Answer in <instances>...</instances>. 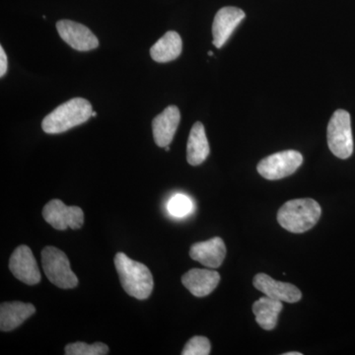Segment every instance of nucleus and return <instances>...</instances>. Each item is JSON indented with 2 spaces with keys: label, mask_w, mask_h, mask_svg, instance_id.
Wrapping results in <instances>:
<instances>
[{
  "label": "nucleus",
  "mask_w": 355,
  "mask_h": 355,
  "mask_svg": "<svg viewBox=\"0 0 355 355\" xmlns=\"http://www.w3.org/2000/svg\"><path fill=\"white\" fill-rule=\"evenodd\" d=\"M9 268L16 279L28 286L41 282V272L31 249L25 245L16 248L9 260Z\"/></svg>",
  "instance_id": "8"
},
{
  "label": "nucleus",
  "mask_w": 355,
  "mask_h": 355,
  "mask_svg": "<svg viewBox=\"0 0 355 355\" xmlns=\"http://www.w3.org/2000/svg\"><path fill=\"white\" fill-rule=\"evenodd\" d=\"M164 148H165V150H166V151H169V150H170V147H169V146L164 147Z\"/></svg>",
  "instance_id": "24"
},
{
  "label": "nucleus",
  "mask_w": 355,
  "mask_h": 355,
  "mask_svg": "<svg viewBox=\"0 0 355 355\" xmlns=\"http://www.w3.org/2000/svg\"><path fill=\"white\" fill-rule=\"evenodd\" d=\"M211 345L209 338L205 336H193L184 345L182 354L183 355H209Z\"/></svg>",
  "instance_id": "21"
},
{
  "label": "nucleus",
  "mask_w": 355,
  "mask_h": 355,
  "mask_svg": "<svg viewBox=\"0 0 355 355\" xmlns=\"http://www.w3.org/2000/svg\"><path fill=\"white\" fill-rule=\"evenodd\" d=\"M284 355H302L300 352H286V354H284Z\"/></svg>",
  "instance_id": "23"
},
{
  "label": "nucleus",
  "mask_w": 355,
  "mask_h": 355,
  "mask_svg": "<svg viewBox=\"0 0 355 355\" xmlns=\"http://www.w3.org/2000/svg\"><path fill=\"white\" fill-rule=\"evenodd\" d=\"M328 146L334 155L347 159L354 153L352 120L349 112L338 110L328 125Z\"/></svg>",
  "instance_id": "5"
},
{
  "label": "nucleus",
  "mask_w": 355,
  "mask_h": 355,
  "mask_svg": "<svg viewBox=\"0 0 355 355\" xmlns=\"http://www.w3.org/2000/svg\"><path fill=\"white\" fill-rule=\"evenodd\" d=\"M67 355H106L109 347L105 343H95L88 345L86 343H74L67 345L64 349Z\"/></svg>",
  "instance_id": "19"
},
{
  "label": "nucleus",
  "mask_w": 355,
  "mask_h": 355,
  "mask_svg": "<svg viewBox=\"0 0 355 355\" xmlns=\"http://www.w3.org/2000/svg\"><path fill=\"white\" fill-rule=\"evenodd\" d=\"M322 209L312 198H299L284 203L277 214L282 227L291 233H304L314 227L321 217Z\"/></svg>",
  "instance_id": "2"
},
{
  "label": "nucleus",
  "mask_w": 355,
  "mask_h": 355,
  "mask_svg": "<svg viewBox=\"0 0 355 355\" xmlns=\"http://www.w3.org/2000/svg\"><path fill=\"white\" fill-rule=\"evenodd\" d=\"M36 312V308L31 303L19 301L2 303L0 306V330L12 331L18 328L26 320L29 319Z\"/></svg>",
  "instance_id": "15"
},
{
  "label": "nucleus",
  "mask_w": 355,
  "mask_h": 355,
  "mask_svg": "<svg viewBox=\"0 0 355 355\" xmlns=\"http://www.w3.org/2000/svg\"><path fill=\"white\" fill-rule=\"evenodd\" d=\"M220 282V275L210 270L193 268L182 277L184 286L196 297L209 295Z\"/></svg>",
  "instance_id": "14"
},
{
  "label": "nucleus",
  "mask_w": 355,
  "mask_h": 355,
  "mask_svg": "<svg viewBox=\"0 0 355 355\" xmlns=\"http://www.w3.org/2000/svg\"><path fill=\"white\" fill-rule=\"evenodd\" d=\"M8 62H7V55L3 48L0 46V76L3 77L7 72Z\"/></svg>",
  "instance_id": "22"
},
{
  "label": "nucleus",
  "mask_w": 355,
  "mask_h": 355,
  "mask_svg": "<svg viewBox=\"0 0 355 355\" xmlns=\"http://www.w3.org/2000/svg\"><path fill=\"white\" fill-rule=\"evenodd\" d=\"M302 163V154L295 150H286L263 159L257 169L261 177L275 181L294 174Z\"/></svg>",
  "instance_id": "6"
},
{
  "label": "nucleus",
  "mask_w": 355,
  "mask_h": 355,
  "mask_svg": "<svg viewBox=\"0 0 355 355\" xmlns=\"http://www.w3.org/2000/svg\"><path fill=\"white\" fill-rule=\"evenodd\" d=\"M210 153L209 140L205 135V127L198 121L191 128L187 146V160L191 166L202 164Z\"/></svg>",
  "instance_id": "16"
},
{
  "label": "nucleus",
  "mask_w": 355,
  "mask_h": 355,
  "mask_svg": "<svg viewBox=\"0 0 355 355\" xmlns=\"http://www.w3.org/2000/svg\"><path fill=\"white\" fill-rule=\"evenodd\" d=\"M43 217L46 222L60 231L67 228L77 230L83 227L84 223V212L80 207H69L60 200H51L44 205Z\"/></svg>",
  "instance_id": "7"
},
{
  "label": "nucleus",
  "mask_w": 355,
  "mask_h": 355,
  "mask_svg": "<svg viewBox=\"0 0 355 355\" xmlns=\"http://www.w3.org/2000/svg\"><path fill=\"white\" fill-rule=\"evenodd\" d=\"M193 205L190 198L178 193L168 202V211L176 218L189 216L193 211Z\"/></svg>",
  "instance_id": "20"
},
{
  "label": "nucleus",
  "mask_w": 355,
  "mask_h": 355,
  "mask_svg": "<svg viewBox=\"0 0 355 355\" xmlns=\"http://www.w3.org/2000/svg\"><path fill=\"white\" fill-rule=\"evenodd\" d=\"M181 114L176 106L167 107L159 114L153 121L154 140L159 147L170 146L178 127H179Z\"/></svg>",
  "instance_id": "12"
},
{
  "label": "nucleus",
  "mask_w": 355,
  "mask_h": 355,
  "mask_svg": "<svg viewBox=\"0 0 355 355\" xmlns=\"http://www.w3.org/2000/svg\"><path fill=\"white\" fill-rule=\"evenodd\" d=\"M114 266L120 277L121 284L128 295L144 300L151 295L154 280L150 270L144 263L133 261L127 254L118 253Z\"/></svg>",
  "instance_id": "1"
},
{
  "label": "nucleus",
  "mask_w": 355,
  "mask_h": 355,
  "mask_svg": "<svg viewBox=\"0 0 355 355\" xmlns=\"http://www.w3.org/2000/svg\"><path fill=\"white\" fill-rule=\"evenodd\" d=\"M254 286L268 297L282 302L296 303L302 298L297 287L286 282H277L266 273H258L253 280Z\"/></svg>",
  "instance_id": "11"
},
{
  "label": "nucleus",
  "mask_w": 355,
  "mask_h": 355,
  "mask_svg": "<svg viewBox=\"0 0 355 355\" xmlns=\"http://www.w3.org/2000/svg\"><path fill=\"white\" fill-rule=\"evenodd\" d=\"M60 38L72 49L79 51L95 50L99 46V40L86 26L70 20H60L57 23Z\"/></svg>",
  "instance_id": "9"
},
{
  "label": "nucleus",
  "mask_w": 355,
  "mask_h": 355,
  "mask_svg": "<svg viewBox=\"0 0 355 355\" xmlns=\"http://www.w3.org/2000/svg\"><path fill=\"white\" fill-rule=\"evenodd\" d=\"M97 116V113H96V112H92V116Z\"/></svg>",
  "instance_id": "25"
},
{
  "label": "nucleus",
  "mask_w": 355,
  "mask_h": 355,
  "mask_svg": "<svg viewBox=\"0 0 355 355\" xmlns=\"http://www.w3.org/2000/svg\"><path fill=\"white\" fill-rule=\"evenodd\" d=\"M190 256L193 261L210 268H219L226 257L223 240L214 237L207 241L196 243L191 247Z\"/></svg>",
  "instance_id": "13"
},
{
  "label": "nucleus",
  "mask_w": 355,
  "mask_h": 355,
  "mask_svg": "<svg viewBox=\"0 0 355 355\" xmlns=\"http://www.w3.org/2000/svg\"><path fill=\"white\" fill-rule=\"evenodd\" d=\"M209 55H214V53H212V51H209Z\"/></svg>",
  "instance_id": "26"
},
{
  "label": "nucleus",
  "mask_w": 355,
  "mask_h": 355,
  "mask_svg": "<svg viewBox=\"0 0 355 355\" xmlns=\"http://www.w3.org/2000/svg\"><path fill=\"white\" fill-rule=\"evenodd\" d=\"M284 305L282 301L266 296L254 303L253 313L256 322L261 329L272 331L277 327L279 316Z\"/></svg>",
  "instance_id": "17"
},
{
  "label": "nucleus",
  "mask_w": 355,
  "mask_h": 355,
  "mask_svg": "<svg viewBox=\"0 0 355 355\" xmlns=\"http://www.w3.org/2000/svg\"><path fill=\"white\" fill-rule=\"evenodd\" d=\"M92 105L83 98H74L58 106L44 119L42 128L46 133L55 135L86 123L92 116Z\"/></svg>",
  "instance_id": "3"
},
{
  "label": "nucleus",
  "mask_w": 355,
  "mask_h": 355,
  "mask_svg": "<svg viewBox=\"0 0 355 355\" xmlns=\"http://www.w3.org/2000/svg\"><path fill=\"white\" fill-rule=\"evenodd\" d=\"M245 16L246 14L242 9L232 6L223 7L216 13L212 24V43L217 49L222 48L226 44L236 28L244 20Z\"/></svg>",
  "instance_id": "10"
},
{
  "label": "nucleus",
  "mask_w": 355,
  "mask_h": 355,
  "mask_svg": "<svg viewBox=\"0 0 355 355\" xmlns=\"http://www.w3.org/2000/svg\"><path fill=\"white\" fill-rule=\"evenodd\" d=\"M183 50V42L177 32L169 31L154 44L150 50V55L156 62H172L181 55Z\"/></svg>",
  "instance_id": "18"
},
{
  "label": "nucleus",
  "mask_w": 355,
  "mask_h": 355,
  "mask_svg": "<svg viewBox=\"0 0 355 355\" xmlns=\"http://www.w3.org/2000/svg\"><path fill=\"white\" fill-rule=\"evenodd\" d=\"M42 265L44 275L55 286L70 289L78 286V279L70 268L67 254L58 248H44L42 251Z\"/></svg>",
  "instance_id": "4"
}]
</instances>
